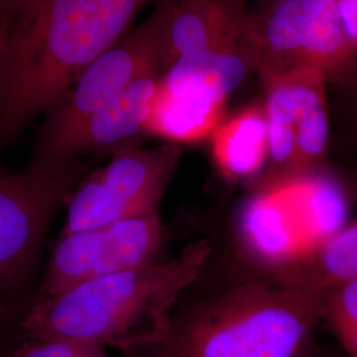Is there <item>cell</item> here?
Here are the masks:
<instances>
[{
	"instance_id": "1",
	"label": "cell",
	"mask_w": 357,
	"mask_h": 357,
	"mask_svg": "<svg viewBox=\"0 0 357 357\" xmlns=\"http://www.w3.org/2000/svg\"><path fill=\"white\" fill-rule=\"evenodd\" d=\"M150 0H26L0 26V150L114 47Z\"/></svg>"
},
{
	"instance_id": "2",
	"label": "cell",
	"mask_w": 357,
	"mask_h": 357,
	"mask_svg": "<svg viewBox=\"0 0 357 357\" xmlns=\"http://www.w3.org/2000/svg\"><path fill=\"white\" fill-rule=\"evenodd\" d=\"M211 255L209 243L200 240L168 261L118 271L50 298L29 295L20 317L23 339H70L121 352L153 344Z\"/></svg>"
},
{
	"instance_id": "3",
	"label": "cell",
	"mask_w": 357,
	"mask_h": 357,
	"mask_svg": "<svg viewBox=\"0 0 357 357\" xmlns=\"http://www.w3.org/2000/svg\"><path fill=\"white\" fill-rule=\"evenodd\" d=\"M320 321L318 291L249 280L175 306L163 336L135 351L144 357H314Z\"/></svg>"
},
{
	"instance_id": "4",
	"label": "cell",
	"mask_w": 357,
	"mask_h": 357,
	"mask_svg": "<svg viewBox=\"0 0 357 357\" xmlns=\"http://www.w3.org/2000/svg\"><path fill=\"white\" fill-rule=\"evenodd\" d=\"M347 202L339 184L319 171L259 183L243 206L245 249L268 270L308 255L344 228Z\"/></svg>"
},
{
	"instance_id": "5",
	"label": "cell",
	"mask_w": 357,
	"mask_h": 357,
	"mask_svg": "<svg viewBox=\"0 0 357 357\" xmlns=\"http://www.w3.org/2000/svg\"><path fill=\"white\" fill-rule=\"evenodd\" d=\"M249 35L261 82L306 70L328 82L357 78V44L345 33L336 0H271L250 13Z\"/></svg>"
},
{
	"instance_id": "6",
	"label": "cell",
	"mask_w": 357,
	"mask_h": 357,
	"mask_svg": "<svg viewBox=\"0 0 357 357\" xmlns=\"http://www.w3.org/2000/svg\"><path fill=\"white\" fill-rule=\"evenodd\" d=\"M181 153L176 143L158 149L134 143L114 150L106 166L79 181L70 193L63 234L159 211Z\"/></svg>"
},
{
	"instance_id": "7",
	"label": "cell",
	"mask_w": 357,
	"mask_h": 357,
	"mask_svg": "<svg viewBox=\"0 0 357 357\" xmlns=\"http://www.w3.org/2000/svg\"><path fill=\"white\" fill-rule=\"evenodd\" d=\"M77 163L28 165L22 172L0 169V294L26 295V287L52 218L66 203L79 176Z\"/></svg>"
},
{
	"instance_id": "8",
	"label": "cell",
	"mask_w": 357,
	"mask_h": 357,
	"mask_svg": "<svg viewBox=\"0 0 357 357\" xmlns=\"http://www.w3.org/2000/svg\"><path fill=\"white\" fill-rule=\"evenodd\" d=\"M165 66L163 19L155 7L144 24L88 65L47 112L31 162L51 153L68 134L137 78L153 72L163 75Z\"/></svg>"
},
{
	"instance_id": "9",
	"label": "cell",
	"mask_w": 357,
	"mask_h": 357,
	"mask_svg": "<svg viewBox=\"0 0 357 357\" xmlns=\"http://www.w3.org/2000/svg\"><path fill=\"white\" fill-rule=\"evenodd\" d=\"M165 240L159 211L94 229L66 233L54 245L35 298L156 261Z\"/></svg>"
},
{
	"instance_id": "10",
	"label": "cell",
	"mask_w": 357,
	"mask_h": 357,
	"mask_svg": "<svg viewBox=\"0 0 357 357\" xmlns=\"http://www.w3.org/2000/svg\"><path fill=\"white\" fill-rule=\"evenodd\" d=\"M163 19L165 70L209 52L252 43L245 0H158Z\"/></svg>"
},
{
	"instance_id": "11",
	"label": "cell",
	"mask_w": 357,
	"mask_h": 357,
	"mask_svg": "<svg viewBox=\"0 0 357 357\" xmlns=\"http://www.w3.org/2000/svg\"><path fill=\"white\" fill-rule=\"evenodd\" d=\"M162 75L158 72L137 78L79 126L68 134L51 153L31 166L59 167L76 163L89 153H113L134 144L147 132V121Z\"/></svg>"
},
{
	"instance_id": "12",
	"label": "cell",
	"mask_w": 357,
	"mask_h": 357,
	"mask_svg": "<svg viewBox=\"0 0 357 357\" xmlns=\"http://www.w3.org/2000/svg\"><path fill=\"white\" fill-rule=\"evenodd\" d=\"M282 286L319 291L342 282L357 281V222L344 227L317 249L268 273Z\"/></svg>"
},
{
	"instance_id": "13",
	"label": "cell",
	"mask_w": 357,
	"mask_h": 357,
	"mask_svg": "<svg viewBox=\"0 0 357 357\" xmlns=\"http://www.w3.org/2000/svg\"><path fill=\"white\" fill-rule=\"evenodd\" d=\"M218 168L229 178H246L268 166V135L262 105H252L221 122L212 134Z\"/></svg>"
},
{
	"instance_id": "14",
	"label": "cell",
	"mask_w": 357,
	"mask_h": 357,
	"mask_svg": "<svg viewBox=\"0 0 357 357\" xmlns=\"http://www.w3.org/2000/svg\"><path fill=\"white\" fill-rule=\"evenodd\" d=\"M296 91L295 112V176L319 171L330 141L327 110V78L318 72L294 73Z\"/></svg>"
},
{
	"instance_id": "15",
	"label": "cell",
	"mask_w": 357,
	"mask_h": 357,
	"mask_svg": "<svg viewBox=\"0 0 357 357\" xmlns=\"http://www.w3.org/2000/svg\"><path fill=\"white\" fill-rule=\"evenodd\" d=\"M262 103L268 135V160L261 183L293 178L295 171V77H274L262 81Z\"/></svg>"
},
{
	"instance_id": "16",
	"label": "cell",
	"mask_w": 357,
	"mask_h": 357,
	"mask_svg": "<svg viewBox=\"0 0 357 357\" xmlns=\"http://www.w3.org/2000/svg\"><path fill=\"white\" fill-rule=\"evenodd\" d=\"M224 107L159 86L147 121V132L175 142L200 141L212 135L221 123Z\"/></svg>"
},
{
	"instance_id": "17",
	"label": "cell",
	"mask_w": 357,
	"mask_h": 357,
	"mask_svg": "<svg viewBox=\"0 0 357 357\" xmlns=\"http://www.w3.org/2000/svg\"><path fill=\"white\" fill-rule=\"evenodd\" d=\"M318 293L320 319L330 327L348 357H357V281L335 283Z\"/></svg>"
},
{
	"instance_id": "18",
	"label": "cell",
	"mask_w": 357,
	"mask_h": 357,
	"mask_svg": "<svg viewBox=\"0 0 357 357\" xmlns=\"http://www.w3.org/2000/svg\"><path fill=\"white\" fill-rule=\"evenodd\" d=\"M10 357H110L106 347L70 339H23Z\"/></svg>"
},
{
	"instance_id": "19",
	"label": "cell",
	"mask_w": 357,
	"mask_h": 357,
	"mask_svg": "<svg viewBox=\"0 0 357 357\" xmlns=\"http://www.w3.org/2000/svg\"><path fill=\"white\" fill-rule=\"evenodd\" d=\"M26 299L23 295L0 301V357H10L13 348L23 340L20 317Z\"/></svg>"
},
{
	"instance_id": "20",
	"label": "cell",
	"mask_w": 357,
	"mask_h": 357,
	"mask_svg": "<svg viewBox=\"0 0 357 357\" xmlns=\"http://www.w3.org/2000/svg\"><path fill=\"white\" fill-rule=\"evenodd\" d=\"M345 33L357 44V0H336Z\"/></svg>"
},
{
	"instance_id": "21",
	"label": "cell",
	"mask_w": 357,
	"mask_h": 357,
	"mask_svg": "<svg viewBox=\"0 0 357 357\" xmlns=\"http://www.w3.org/2000/svg\"><path fill=\"white\" fill-rule=\"evenodd\" d=\"M26 0H0V26H4L17 13Z\"/></svg>"
},
{
	"instance_id": "22",
	"label": "cell",
	"mask_w": 357,
	"mask_h": 357,
	"mask_svg": "<svg viewBox=\"0 0 357 357\" xmlns=\"http://www.w3.org/2000/svg\"><path fill=\"white\" fill-rule=\"evenodd\" d=\"M122 354L125 357H144L138 351H128V352H122Z\"/></svg>"
},
{
	"instance_id": "23",
	"label": "cell",
	"mask_w": 357,
	"mask_h": 357,
	"mask_svg": "<svg viewBox=\"0 0 357 357\" xmlns=\"http://www.w3.org/2000/svg\"><path fill=\"white\" fill-rule=\"evenodd\" d=\"M270 1H271V0H268V3H270Z\"/></svg>"
}]
</instances>
